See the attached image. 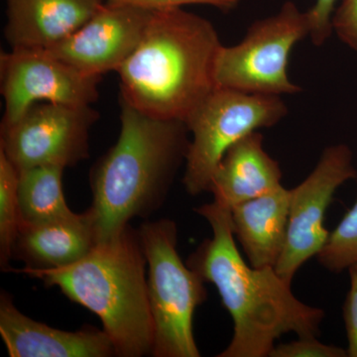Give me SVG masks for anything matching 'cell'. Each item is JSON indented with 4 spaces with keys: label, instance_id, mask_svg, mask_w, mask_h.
<instances>
[{
    "label": "cell",
    "instance_id": "obj_1",
    "mask_svg": "<svg viewBox=\"0 0 357 357\" xmlns=\"http://www.w3.org/2000/svg\"><path fill=\"white\" fill-rule=\"evenodd\" d=\"M213 236L189 256L187 265L218 289L234 321V335L218 357H269L285 333L317 337L325 312L294 295L292 284L273 267L255 268L243 259L231 227L230 208L213 201L195 210Z\"/></svg>",
    "mask_w": 357,
    "mask_h": 357
},
{
    "label": "cell",
    "instance_id": "obj_2",
    "mask_svg": "<svg viewBox=\"0 0 357 357\" xmlns=\"http://www.w3.org/2000/svg\"><path fill=\"white\" fill-rule=\"evenodd\" d=\"M189 134L184 121L154 119L121 102L119 139L89 175L93 204L88 211L98 243L164 204L185 163Z\"/></svg>",
    "mask_w": 357,
    "mask_h": 357
},
{
    "label": "cell",
    "instance_id": "obj_3",
    "mask_svg": "<svg viewBox=\"0 0 357 357\" xmlns=\"http://www.w3.org/2000/svg\"><path fill=\"white\" fill-rule=\"evenodd\" d=\"M222 46L210 20L182 7L153 10L139 45L117 70L119 100L154 119L185 122L217 86Z\"/></svg>",
    "mask_w": 357,
    "mask_h": 357
},
{
    "label": "cell",
    "instance_id": "obj_4",
    "mask_svg": "<svg viewBox=\"0 0 357 357\" xmlns=\"http://www.w3.org/2000/svg\"><path fill=\"white\" fill-rule=\"evenodd\" d=\"M146 266L137 229L128 225L74 264L54 269L11 268L10 272L57 287L96 314L116 356L142 357L153 354L155 338Z\"/></svg>",
    "mask_w": 357,
    "mask_h": 357
},
{
    "label": "cell",
    "instance_id": "obj_5",
    "mask_svg": "<svg viewBox=\"0 0 357 357\" xmlns=\"http://www.w3.org/2000/svg\"><path fill=\"white\" fill-rule=\"evenodd\" d=\"M148 265V296L154 321L155 357H199L195 312L208 298L203 278L177 251L178 227L169 218L137 229Z\"/></svg>",
    "mask_w": 357,
    "mask_h": 357
},
{
    "label": "cell",
    "instance_id": "obj_6",
    "mask_svg": "<svg viewBox=\"0 0 357 357\" xmlns=\"http://www.w3.org/2000/svg\"><path fill=\"white\" fill-rule=\"evenodd\" d=\"M287 114L282 96L217 86L185 122L191 134L183 176L185 192L192 197L208 192L230 146L249 133L276 126Z\"/></svg>",
    "mask_w": 357,
    "mask_h": 357
},
{
    "label": "cell",
    "instance_id": "obj_7",
    "mask_svg": "<svg viewBox=\"0 0 357 357\" xmlns=\"http://www.w3.org/2000/svg\"><path fill=\"white\" fill-rule=\"evenodd\" d=\"M307 36L306 11L286 1L278 13L249 26L239 43L220 47L213 69L215 86L253 95L299 93L302 88L288 76V62L294 46Z\"/></svg>",
    "mask_w": 357,
    "mask_h": 357
},
{
    "label": "cell",
    "instance_id": "obj_8",
    "mask_svg": "<svg viewBox=\"0 0 357 357\" xmlns=\"http://www.w3.org/2000/svg\"><path fill=\"white\" fill-rule=\"evenodd\" d=\"M98 119L91 105L36 102L0 128V151L18 172L39 166L69 168L89 158V132Z\"/></svg>",
    "mask_w": 357,
    "mask_h": 357
},
{
    "label": "cell",
    "instance_id": "obj_9",
    "mask_svg": "<svg viewBox=\"0 0 357 357\" xmlns=\"http://www.w3.org/2000/svg\"><path fill=\"white\" fill-rule=\"evenodd\" d=\"M351 148L331 145L324 150L314 170L290 190L287 236L275 270L292 284L303 265L319 255L331 232L326 229V213L340 185L356 178Z\"/></svg>",
    "mask_w": 357,
    "mask_h": 357
},
{
    "label": "cell",
    "instance_id": "obj_10",
    "mask_svg": "<svg viewBox=\"0 0 357 357\" xmlns=\"http://www.w3.org/2000/svg\"><path fill=\"white\" fill-rule=\"evenodd\" d=\"M100 77H91L43 48H11L0 54L4 100L1 126L17 121L36 102L91 105L100 98Z\"/></svg>",
    "mask_w": 357,
    "mask_h": 357
},
{
    "label": "cell",
    "instance_id": "obj_11",
    "mask_svg": "<svg viewBox=\"0 0 357 357\" xmlns=\"http://www.w3.org/2000/svg\"><path fill=\"white\" fill-rule=\"evenodd\" d=\"M152 13L105 2L82 27L47 50L86 76L102 77L117 72L135 51Z\"/></svg>",
    "mask_w": 357,
    "mask_h": 357
},
{
    "label": "cell",
    "instance_id": "obj_12",
    "mask_svg": "<svg viewBox=\"0 0 357 357\" xmlns=\"http://www.w3.org/2000/svg\"><path fill=\"white\" fill-rule=\"evenodd\" d=\"M0 335L10 357L116 356L105 331L93 326L77 332L51 328L21 312L6 292L0 296Z\"/></svg>",
    "mask_w": 357,
    "mask_h": 357
},
{
    "label": "cell",
    "instance_id": "obj_13",
    "mask_svg": "<svg viewBox=\"0 0 357 357\" xmlns=\"http://www.w3.org/2000/svg\"><path fill=\"white\" fill-rule=\"evenodd\" d=\"M103 0H6L4 37L11 48L47 49L93 17Z\"/></svg>",
    "mask_w": 357,
    "mask_h": 357
},
{
    "label": "cell",
    "instance_id": "obj_14",
    "mask_svg": "<svg viewBox=\"0 0 357 357\" xmlns=\"http://www.w3.org/2000/svg\"><path fill=\"white\" fill-rule=\"evenodd\" d=\"M262 133L255 131L225 152L208 187L213 201L231 208L282 185L281 167L265 151Z\"/></svg>",
    "mask_w": 357,
    "mask_h": 357
},
{
    "label": "cell",
    "instance_id": "obj_15",
    "mask_svg": "<svg viewBox=\"0 0 357 357\" xmlns=\"http://www.w3.org/2000/svg\"><path fill=\"white\" fill-rule=\"evenodd\" d=\"M289 204L290 190L282 185L230 208L232 231L251 266H276L287 236Z\"/></svg>",
    "mask_w": 357,
    "mask_h": 357
},
{
    "label": "cell",
    "instance_id": "obj_16",
    "mask_svg": "<svg viewBox=\"0 0 357 357\" xmlns=\"http://www.w3.org/2000/svg\"><path fill=\"white\" fill-rule=\"evenodd\" d=\"M98 244L93 223L86 211L43 225H20L13 260L34 269L65 267L83 259Z\"/></svg>",
    "mask_w": 357,
    "mask_h": 357
},
{
    "label": "cell",
    "instance_id": "obj_17",
    "mask_svg": "<svg viewBox=\"0 0 357 357\" xmlns=\"http://www.w3.org/2000/svg\"><path fill=\"white\" fill-rule=\"evenodd\" d=\"M64 168L39 166L20 171L18 203L21 225H37L74 217L63 191Z\"/></svg>",
    "mask_w": 357,
    "mask_h": 357
},
{
    "label": "cell",
    "instance_id": "obj_18",
    "mask_svg": "<svg viewBox=\"0 0 357 357\" xmlns=\"http://www.w3.org/2000/svg\"><path fill=\"white\" fill-rule=\"evenodd\" d=\"M18 180L17 169L0 151V266L2 271L11 269L14 243L20 229Z\"/></svg>",
    "mask_w": 357,
    "mask_h": 357
},
{
    "label": "cell",
    "instance_id": "obj_19",
    "mask_svg": "<svg viewBox=\"0 0 357 357\" xmlns=\"http://www.w3.org/2000/svg\"><path fill=\"white\" fill-rule=\"evenodd\" d=\"M318 261L333 273L357 264V201L333 230L318 255Z\"/></svg>",
    "mask_w": 357,
    "mask_h": 357
},
{
    "label": "cell",
    "instance_id": "obj_20",
    "mask_svg": "<svg viewBox=\"0 0 357 357\" xmlns=\"http://www.w3.org/2000/svg\"><path fill=\"white\" fill-rule=\"evenodd\" d=\"M347 349L319 342L317 337H299L287 344L275 345L269 357H347Z\"/></svg>",
    "mask_w": 357,
    "mask_h": 357
},
{
    "label": "cell",
    "instance_id": "obj_21",
    "mask_svg": "<svg viewBox=\"0 0 357 357\" xmlns=\"http://www.w3.org/2000/svg\"><path fill=\"white\" fill-rule=\"evenodd\" d=\"M337 0H316L306 11L310 24V38L317 47L323 46L332 36V20Z\"/></svg>",
    "mask_w": 357,
    "mask_h": 357
},
{
    "label": "cell",
    "instance_id": "obj_22",
    "mask_svg": "<svg viewBox=\"0 0 357 357\" xmlns=\"http://www.w3.org/2000/svg\"><path fill=\"white\" fill-rule=\"evenodd\" d=\"M333 31L357 54V0H342L333 13Z\"/></svg>",
    "mask_w": 357,
    "mask_h": 357
},
{
    "label": "cell",
    "instance_id": "obj_23",
    "mask_svg": "<svg viewBox=\"0 0 357 357\" xmlns=\"http://www.w3.org/2000/svg\"><path fill=\"white\" fill-rule=\"evenodd\" d=\"M103 1L105 3L141 7L149 10L202 4V6L215 7L225 13H229L234 10L243 0H103Z\"/></svg>",
    "mask_w": 357,
    "mask_h": 357
},
{
    "label": "cell",
    "instance_id": "obj_24",
    "mask_svg": "<svg viewBox=\"0 0 357 357\" xmlns=\"http://www.w3.org/2000/svg\"><path fill=\"white\" fill-rule=\"evenodd\" d=\"M349 292L344 305V319L347 337V356L357 357V264L349 268Z\"/></svg>",
    "mask_w": 357,
    "mask_h": 357
},
{
    "label": "cell",
    "instance_id": "obj_25",
    "mask_svg": "<svg viewBox=\"0 0 357 357\" xmlns=\"http://www.w3.org/2000/svg\"><path fill=\"white\" fill-rule=\"evenodd\" d=\"M356 182H357V177H356Z\"/></svg>",
    "mask_w": 357,
    "mask_h": 357
}]
</instances>
